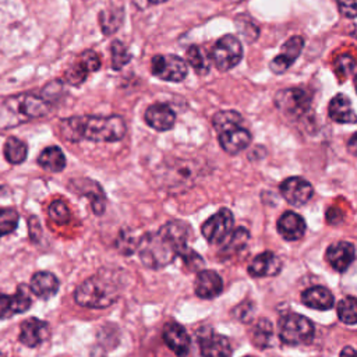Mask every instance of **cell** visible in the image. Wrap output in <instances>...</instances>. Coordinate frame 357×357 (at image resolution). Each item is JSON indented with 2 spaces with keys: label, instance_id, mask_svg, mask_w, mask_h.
<instances>
[{
  "label": "cell",
  "instance_id": "cell-23",
  "mask_svg": "<svg viewBox=\"0 0 357 357\" xmlns=\"http://www.w3.org/2000/svg\"><path fill=\"white\" fill-rule=\"evenodd\" d=\"M199 349L204 357H231L229 339L211 331L199 336Z\"/></svg>",
  "mask_w": 357,
  "mask_h": 357
},
{
  "label": "cell",
  "instance_id": "cell-7",
  "mask_svg": "<svg viewBox=\"0 0 357 357\" xmlns=\"http://www.w3.org/2000/svg\"><path fill=\"white\" fill-rule=\"evenodd\" d=\"M234 226V218L230 209L220 208L201 226V233L209 244H222Z\"/></svg>",
  "mask_w": 357,
  "mask_h": 357
},
{
  "label": "cell",
  "instance_id": "cell-9",
  "mask_svg": "<svg viewBox=\"0 0 357 357\" xmlns=\"http://www.w3.org/2000/svg\"><path fill=\"white\" fill-rule=\"evenodd\" d=\"M151 71L163 81L180 82L187 77L188 67L183 59L172 54H156L151 60Z\"/></svg>",
  "mask_w": 357,
  "mask_h": 357
},
{
  "label": "cell",
  "instance_id": "cell-48",
  "mask_svg": "<svg viewBox=\"0 0 357 357\" xmlns=\"http://www.w3.org/2000/svg\"><path fill=\"white\" fill-rule=\"evenodd\" d=\"M245 357H251V356H245Z\"/></svg>",
  "mask_w": 357,
  "mask_h": 357
},
{
  "label": "cell",
  "instance_id": "cell-45",
  "mask_svg": "<svg viewBox=\"0 0 357 357\" xmlns=\"http://www.w3.org/2000/svg\"><path fill=\"white\" fill-rule=\"evenodd\" d=\"M148 1H151V3H153V4H159V3H165V1H167V0H148Z\"/></svg>",
  "mask_w": 357,
  "mask_h": 357
},
{
  "label": "cell",
  "instance_id": "cell-42",
  "mask_svg": "<svg viewBox=\"0 0 357 357\" xmlns=\"http://www.w3.org/2000/svg\"><path fill=\"white\" fill-rule=\"evenodd\" d=\"M28 231H29V237L32 241L38 243L40 236H42V229H40V223L38 220L36 216H31L28 219Z\"/></svg>",
  "mask_w": 357,
  "mask_h": 357
},
{
  "label": "cell",
  "instance_id": "cell-35",
  "mask_svg": "<svg viewBox=\"0 0 357 357\" xmlns=\"http://www.w3.org/2000/svg\"><path fill=\"white\" fill-rule=\"evenodd\" d=\"M110 64L113 70H120L123 68L127 63L131 61V53L128 52V49L124 46L123 42L120 40H113L110 45Z\"/></svg>",
  "mask_w": 357,
  "mask_h": 357
},
{
  "label": "cell",
  "instance_id": "cell-47",
  "mask_svg": "<svg viewBox=\"0 0 357 357\" xmlns=\"http://www.w3.org/2000/svg\"><path fill=\"white\" fill-rule=\"evenodd\" d=\"M356 88H357V77H356Z\"/></svg>",
  "mask_w": 357,
  "mask_h": 357
},
{
  "label": "cell",
  "instance_id": "cell-6",
  "mask_svg": "<svg viewBox=\"0 0 357 357\" xmlns=\"http://www.w3.org/2000/svg\"><path fill=\"white\" fill-rule=\"evenodd\" d=\"M243 56V46L233 35H223L218 39L211 52V61L220 71H227L236 67Z\"/></svg>",
  "mask_w": 357,
  "mask_h": 357
},
{
  "label": "cell",
  "instance_id": "cell-46",
  "mask_svg": "<svg viewBox=\"0 0 357 357\" xmlns=\"http://www.w3.org/2000/svg\"><path fill=\"white\" fill-rule=\"evenodd\" d=\"M0 357H7V356H6V354H3V353L0 351Z\"/></svg>",
  "mask_w": 357,
  "mask_h": 357
},
{
  "label": "cell",
  "instance_id": "cell-20",
  "mask_svg": "<svg viewBox=\"0 0 357 357\" xmlns=\"http://www.w3.org/2000/svg\"><path fill=\"white\" fill-rule=\"evenodd\" d=\"M282 261L272 251H264L258 254L248 265L247 271L254 278L276 276L282 271Z\"/></svg>",
  "mask_w": 357,
  "mask_h": 357
},
{
  "label": "cell",
  "instance_id": "cell-16",
  "mask_svg": "<svg viewBox=\"0 0 357 357\" xmlns=\"http://www.w3.org/2000/svg\"><path fill=\"white\" fill-rule=\"evenodd\" d=\"M218 139L225 152L230 155H236L245 149L251 142V134L247 128L238 126L229 127L220 132H218Z\"/></svg>",
  "mask_w": 357,
  "mask_h": 357
},
{
  "label": "cell",
  "instance_id": "cell-11",
  "mask_svg": "<svg viewBox=\"0 0 357 357\" xmlns=\"http://www.w3.org/2000/svg\"><path fill=\"white\" fill-rule=\"evenodd\" d=\"M31 293L26 284H20L13 296L0 293V319H7L15 314L28 311L32 304Z\"/></svg>",
  "mask_w": 357,
  "mask_h": 357
},
{
  "label": "cell",
  "instance_id": "cell-29",
  "mask_svg": "<svg viewBox=\"0 0 357 357\" xmlns=\"http://www.w3.org/2000/svg\"><path fill=\"white\" fill-rule=\"evenodd\" d=\"M4 158L11 165L22 163L28 156V146L24 141L17 137H8L3 148Z\"/></svg>",
  "mask_w": 357,
  "mask_h": 357
},
{
  "label": "cell",
  "instance_id": "cell-38",
  "mask_svg": "<svg viewBox=\"0 0 357 357\" xmlns=\"http://www.w3.org/2000/svg\"><path fill=\"white\" fill-rule=\"evenodd\" d=\"M236 28L247 42H254L258 38V26L247 15H238L236 18Z\"/></svg>",
  "mask_w": 357,
  "mask_h": 357
},
{
  "label": "cell",
  "instance_id": "cell-5",
  "mask_svg": "<svg viewBox=\"0 0 357 357\" xmlns=\"http://www.w3.org/2000/svg\"><path fill=\"white\" fill-rule=\"evenodd\" d=\"M279 337L290 346L310 343L314 337V325L304 315L286 314L279 321Z\"/></svg>",
  "mask_w": 357,
  "mask_h": 357
},
{
  "label": "cell",
  "instance_id": "cell-37",
  "mask_svg": "<svg viewBox=\"0 0 357 357\" xmlns=\"http://www.w3.org/2000/svg\"><path fill=\"white\" fill-rule=\"evenodd\" d=\"M47 213L49 218L56 222L57 225H64L70 220V209L67 206V204L63 199H54L50 202L49 208H47Z\"/></svg>",
  "mask_w": 357,
  "mask_h": 357
},
{
  "label": "cell",
  "instance_id": "cell-44",
  "mask_svg": "<svg viewBox=\"0 0 357 357\" xmlns=\"http://www.w3.org/2000/svg\"><path fill=\"white\" fill-rule=\"evenodd\" d=\"M339 357H357V350L353 349L351 346H346V347H343V350L340 351Z\"/></svg>",
  "mask_w": 357,
  "mask_h": 357
},
{
  "label": "cell",
  "instance_id": "cell-39",
  "mask_svg": "<svg viewBox=\"0 0 357 357\" xmlns=\"http://www.w3.org/2000/svg\"><path fill=\"white\" fill-rule=\"evenodd\" d=\"M137 245H138V241H135V238L128 231H121L120 237L116 241V247L124 255H128V254L134 252Z\"/></svg>",
  "mask_w": 357,
  "mask_h": 357
},
{
  "label": "cell",
  "instance_id": "cell-40",
  "mask_svg": "<svg viewBox=\"0 0 357 357\" xmlns=\"http://www.w3.org/2000/svg\"><path fill=\"white\" fill-rule=\"evenodd\" d=\"M63 84H64L63 79H53V81L47 82V84L43 86L40 95H42L46 100H49L50 103H53V102L60 96V93L63 92Z\"/></svg>",
  "mask_w": 357,
  "mask_h": 357
},
{
  "label": "cell",
  "instance_id": "cell-41",
  "mask_svg": "<svg viewBox=\"0 0 357 357\" xmlns=\"http://www.w3.org/2000/svg\"><path fill=\"white\" fill-rule=\"evenodd\" d=\"M337 8L343 17H357V0H337Z\"/></svg>",
  "mask_w": 357,
  "mask_h": 357
},
{
  "label": "cell",
  "instance_id": "cell-25",
  "mask_svg": "<svg viewBox=\"0 0 357 357\" xmlns=\"http://www.w3.org/2000/svg\"><path fill=\"white\" fill-rule=\"evenodd\" d=\"M31 291L39 298H50L59 290V279L50 272H36L31 278Z\"/></svg>",
  "mask_w": 357,
  "mask_h": 357
},
{
  "label": "cell",
  "instance_id": "cell-43",
  "mask_svg": "<svg viewBox=\"0 0 357 357\" xmlns=\"http://www.w3.org/2000/svg\"><path fill=\"white\" fill-rule=\"evenodd\" d=\"M347 149H349V152H350L351 155L357 156V132L353 134V135L350 137V139L347 141Z\"/></svg>",
  "mask_w": 357,
  "mask_h": 357
},
{
  "label": "cell",
  "instance_id": "cell-33",
  "mask_svg": "<svg viewBox=\"0 0 357 357\" xmlns=\"http://www.w3.org/2000/svg\"><path fill=\"white\" fill-rule=\"evenodd\" d=\"M337 317L343 324H357V297L347 296L337 303Z\"/></svg>",
  "mask_w": 357,
  "mask_h": 357
},
{
  "label": "cell",
  "instance_id": "cell-19",
  "mask_svg": "<svg viewBox=\"0 0 357 357\" xmlns=\"http://www.w3.org/2000/svg\"><path fill=\"white\" fill-rule=\"evenodd\" d=\"M145 123L156 131H167L174 126L176 114L173 109L166 103L151 105L144 114Z\"/></svg>",
  "mask_w": 357,
  "mask_h": 357
},
{
  "label": "cell",
  "instance_id": "cell-1",
  "mask_svg": "<svg viewBox=\"0 0 357 357\" xmlns=\"http://www.w3.org/2000/svg\"><path fill=\"white\" fill-rule=\"evenodd\" d=\"M188 238L190 226L183 220H170L138 240V257L149 269L165 268L188 248Z\"/></svg>",
  "mask_w": 357,
  "mask_h": 357
},
{
  "label": "cell",
  "instance_id": "cell-24",
  "mask_svg": "<svg viewBox=\"0 0 357 357\" xmlns=\"http://www.w3.org/2000/svg\"><path fill=\"white\" fill-rule=\"evenodd\" d=\"M328 113H329V117L336 123H340V124L357 123V114L351 107V102L343 93H337L331 99L328 106Z\"/></svg>",
  "mask_w": 357,
  "mask_h": 357
},
{
  "label": "cell",
  "instance_id": "cell-32",
  "mask_svg": "<svg viewBox=\"0 0 357 357\" xmlns=\"http://www.w3.org/2000/svg\"><path fill=\"white\" fill-rule=\"evenodd\" d=\"M185 57H187V61L190 63V66L194 68V71L198 75H205L209 73V60L202 47H199L197 45H191L187 49Z\"/></svg>",
  "mask_w": 357,
  "mask_h": 357
},
{
  "label": "cell",
  "instance_id": "cell-27",
  "mask_svg": "<svg viewBox=\"0 0 357 357\" xmlns=\"http://www.w3.org/2000/svg\"><path fill=\"white\" fill-rule=\"evenodd\" d=\"M66 156L59 146H47L38 156V165L50 173H59L66 167Z\"/></svg>",
  "mask_w": 357,
  "mask_h": 357
},
{
  "label": "cell",
  "instance_id": "cell-17",
  "mask_svg": "<svg viewBox=\"0 0 357 357\" xmlns=\"http://www.w3.org/2000/svg\"><path fill=\"white\" fill-rule=\"evenodd\" d=\"M304 46V39L301 36H291L287 39L283 46L280 53L269 63V67L273 73L280 74L284 73L298 57Z\"/></svg>",
  "mask_w": 357,
  "mask_h": 357
},
{
  "label": "cell",
  "instance_id": "cell-21",
  "mask_svg": "<svg viewBox=\"0 0 357 357\" xmlns=\"http://www.w3.org/2000/svg\"><path fill=\"white\" fill-rule=\"evenodd\" d=\"M223 290L222 278L212 269L198 272L194 282V291L201 298H213Z\"/></svg>",
  "mask_w": 357,
  "mask_h": 357
},
{
  "label": "cell",
  "instance_id": "cell-22",
  "mask_svg": "<svg viewBox=\"0 0 357 357\" xmlns=\"http://www.w3.org/2000/svg\"><path fill=\"white\" fill-rule=\"evenodd\" d=\"M276 226H278L279 234L287 241L300 240L304 236L307 229L305 220L293 211H287L282 213L280 218L278 219Z\"/></svg>",
  "mask_w": 357,
  "mask_h": 357
},
{
  "label": "cell",
  "instance_id": "cell-3",
  "mask_svg": "<svg viewBox=\"0 0 357 357\" xmlns=\"http://www.w3.org/2000/svg\"><path fill=\"white\" fill-rule=\"evenodd\" d=\"M52 103L42 95L18 93L0 99V130L43 117L50 112Z\"/></svg>",
  "mask_w": 357,
  "mask_h": 357
},
{
  "label": "cell",
  "instance_id": "cell-18",
  "mask_svg": "<svg viewBox=\"0 0 357 357\" xmlns=\"http://www.w3.org/2000/svg\"><path fill=\"white\" fill-rule=\"evenodd\" d=\"M325 258L336 272H346L354 261V245L349 241H335L326 248Z\"/></svg>",
  "mask_w": 357,
  "mask_h": 357
},
{
  "label": "cell",
  "instance_id": "cell-26",
  "mask_svg": "<svg viewBox=\"0 0 357 357\" xmlns=\"http://www.w3.org/2000/svg\"><path fill=\"white\" fill-rule=\"evenodd\" d=\"M301 303L310 308L325 311L332 308L335 300L329 289L324 286H312L301 293Z\"/></svg>",
  "mask_w": 357,
  "mask_h": 357
},
{
  "label": "cell",
  "instance_id": "cell-10",
  "mask_svg": "<svg viewBox=\"0 0 357 357\" xmlns=\"http://www.w3.org/2000/svg\"><path fill=\"white\" fill-rule=\"evenodd\" d=\"M275 103L284 113L297 117L308 112L311 106V95L301 88L282 89L276 93Z\"/></svg>",
  "mask_w": 357,
  "mask_h": 357
},
{
  "label": "cell",
  "instance_id": "cell-15",
  "mask_svg": "<svg viewBox=\"0 0 357 357\" xmlns=\"http://www.w3.org/2000/svg\"><path fill=\"white\" fill-rule=\"evenodd\" d=\"M70 188L82 197L91 199V206L95 215H102L106 208V197L102 187L92 180L88 178H75L71 180Z\"/></svg>",
  "mask_w": 357,
  "mask_h": 357
},
{
  "label": "cell",
  "instance_id": "cell-2",
  "mask_svg": "<svg viewBox=\"0 0 357 357\" xmlns=\"http://www.w3.org/2000/svg\"><path fill=\"white\" fill-rule=\"evenodd\" d=\"M60 135L70 142L82 139L92 142H116L127 131L121 116H73L63 119L59 124Z\"/></svg>",
  "mask_w": 357,
  "mask_h": 357
},
{
  "label": "cell",
  "instance_id": "cell-30",
  "mask_svg": "<svg viewBox=\"0 0 357 357\" xmlns=\"http://www.w3.org/2000/svg\"><path fill=\"white\" fill-rule=\"evenodd\" d=\"M248 240H250V233L247 229H244V227L233 229L231 233L229 234V237L222 243L223 244L222 251L227 255L238 252L247 245Z\"/></svg>",
  "mask_w": 357,
  "mask_h": 357
},
{
  "label": "cell",
  "instance_id": "cell-34",
  "mask_svg": "<svg viewBox=\"0 0 357 357\" xmlns=\"http://www.w3.org/2000/svg\"><path fill=\"white\" fill-rule=\"evenodd\" d=\"M243 121V117L240 113H237L236 110H222V112H218L215 116H213V128L216 130V132H220L229 127H233V126H238L241 124Z\"/></svg>",
  "mask_w": 357,
  "mask_h": 357
},
{
  "label": "cell",
  "instance_id": "cell-31",
  "mask_svg": "<svg viewBox=\"0 0 357 357\" xmlns=\"http://www.w3.org/2000/svg\"><path fill=\"white\" fill-rule=\"evenodd\" d=\"M252 343L259 349H266L272 346L273 339V328L272 324L266 318H261L252 331Z\"/></svg>",
  "mask_w": 357,
  "mask_h": 357
},
{
  "label": "cell",
  "instance_id": "cell-8",
  "mask_svg": "<svg viewBox=\"0 0 357 357\" xmlns=\"http://www.w3.org/2000/svg\"><path fill=\"white\" fill-rule=\"evenodd\" d=\"M102 61L96 52L85 50L82 52L77 60L64 71L63 82H67L73 86L82 85L91 73H95L100 68Z\"/></svg>",
  "mask_w": 357,
  "mask_h": 357
},
{
  "label": "cell",
  "instance_id": "cell-13",
  "mask_svg": "<svg viewBox=\"0 0 357 357\" xmlns=\"http://www.w3.org/2000/svg\"><path fill=\"white\" fill-rule=\"evenodd\" d=\"M50 326L39 318H28L20 326L18 340L26 347H38L49 339Z\"/></svg>",
  "mask_w": 357,
  "mask_h": 357
},
{
  "label": "cell",
  "instance_id": "cell-12",
  "mask_svg": "<svg viewBox=\"0 0 357 357\" xmlns=\"http://www.w3.org/2000/svg\"><path fill=\"white\" fill-rule=\"evenodd\" d=\"M312 192L311 183L303 177H289L280 184L282 197L294 206L307 204L311 199Z\"/></svg>",
  "mask_w": 357,
  "mask_h": 357
},
{
  "label": "cell",
  "instance_id": "cell-4",
  "mask_svg": "<svg viewBox=\"0 0 357 357\" xmlns=\"http://www.w3.org/2000/svg\"><path fill=\"white\" fill-rule=\"evenodd\" d=\"M120 294V284L112 272H98L85 279L74 291V301L86 308L100 310L116 303Z\"/></svg>",
  "mask_w": 357,
  "mask_h": 357
},
{
  "label": "cell",
  "instance_id": "cell-14",
  "mask_svg": "<svg viewBox=\"0 0 357 357\" xmlns=\"http://www.w3.org/2000/svg\"><path fill=\"white\" fill-rule=\"evenodd\" d=\"M162 337H163L166 346L176 356L185 357L188 354L190 347H191V340H190L187 331L180 324H177L174 321L165 324L163 331H162Z\"/></svg>",
  "mask_w": 357,
  "mask_h": 357
},
{
  "label": "cell",
  "instance_id": "cell-36",
  "mask_svg": "<svg viewBox=\"0 0 357 357\" xmlns=\"http://www.w3.org/2000/svg\"><path fill=\"white\" fill-rule=\"evenodd\" d=\"M20 215L13 208H0V238L17 229Z\"/></svg>",
  "mask_w": 357,
  "mask_h": 357
},
{
  "label": "cell",
  "instance_id": "cell-28",
  "mask_svg": "<svg viewBox=\"0 0 357 357\" xmlns=\"http://www.w3.org/2000/svg\"><path fill=\"white\" fill-rule=\"evenodd\" d=\"M123 18H124L123 8H116V7L105 8L98 15L99 26L105 35L114 33L121 26Z\"/></svg>",
  "mask_w": 357,
  "mask_h": 357
}]
</instances>
